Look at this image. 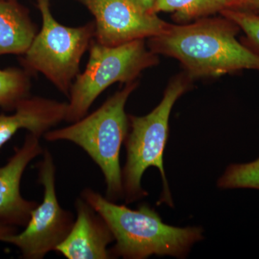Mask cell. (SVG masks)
Instances as JSON below:
<instances>
[{"instance_id":"obj_7","label":"cell","mask_w":259,"mask_h":259,"mask_svg":"<svg viewBox=\"0 0 259 259\" xmlns=\"http://www.w3.org/2000/svg\"><path fill=\"white\" fill-rule=\"evenodd\" d=\"M37 168L38 182L44 187L42 203L32 209L23 231L12 235L5 241L17 247L25 259H42L55 250L69 235L75 221L72 213L59 204L56 192V167L49 150L44 149Z\"/></svg>"},{"instance_id":"obj_19","label":"cell","mask_w":259,"mask_h":259,"mask_svg":"<svg viewBox=\"0 0 259 259\" xmlns=\"http://www.w3.org/2000/svg\"><path fill=\"white\" fill-rule=\"evenodd\" d=\"M129 1L146 13H155L154 8L156 0H129Z\"/></svg>"},{"instance_id":"obj_21","label":"cell","mask_w":259,"mask_h":259,"mask_svg":"<svg viewBox=\"0 0 259 259\" xmlns=\"http://www.w3.org/2000/svg\"><path fill=\"white\" fill-rule=\"evenodd\" d=\"M0 1H5V2H7V1H17V0H0Z\"/></svg>"},{"instance_id":"obj_10","label":"cell","mask_w":259,"mask_h":259,"mask_svg":"<svg viewBox=\"0 0 259 259\" xmlns=\"http://www.w3.org/2000/svg\"><path fill=\"white\" fill-rule=\"evenodd\" d=\"M75 207L74 225L55 251L68 259L111 258L107 246L115 238L103 218L81 197L76 199Z\"/></svg>"},{"instance_id":"obj_1","label":"cell","mask_w":259,"mask_h":259,"mask_svg":"<svg viewBox=\"0 0 259 259\" xmlns=\"http://www.w3.org/2000/svg\"><path fill=\"white\" fill-rule=\"evenodd\" d=\"M238 30L225 17L200 18L189 25L170 24L166 31L150 38L149 49L175 58L194 77L259 71V54L237 40Z\"/></svg>"},{"instance_id":"obj_6","label":"cell","mask_w":259,"mask_h":259,"mask_svg":"<svg viewBox=\"0 0 259 259\" xmlns=\"http://www.w3.org/2000/svg\"><path fill=\"white\" fill-rule=\"evenodd\" d=\"M156 54L146 47L144 40L106 47L94 40L90 47L86 68L75 79L69 96L65 121L80 120L105 90L113 83H129L143 71L157 64Z\"/></svg>"},{"instance_id":"obj_11","label":"cell","mask_w":259,"mask_h":259,"mask_svg":"<svg viewBox=\"0 0 259 259\" xmlns=\"http://www.w3.org/2000/svg\"><path fill=\"white\" fill-rule=\"evenodd\" d=\"M67 106V102L29 96L19 102L11 115L0 113V150L20 130L44 137L65 120Z\"/></svg>"},{"instance_id":"obj_20","label":"cell","mask_w":259,"mask_h":259,"mask_svg":"<svg viewBox=\"0 0 259 259\" xmlns=\"http://www.w3.org/2000/svg\"><path fill=\"white\" fill-rule=\"evenodd\" d=\"M253 13H257V14H259V8H258V9L255 10V11L253 12Z\"/></svg>"},{"instance_id":"obj_2","label":"cell","mask_w":259,"mask_h":259,"mask_svg":"<svg viewBox=\"0 0 259 259\" xmlns=\"http://www.w3.org/2000/svg\"><path fill=\"white\" fill-rule=\"evenodd\" d=\"M81 197L110 228L115 241L110 250L112 258L144 259L153 255L184 258L194 243L203 239L202 228L167 225L148 204L132 209L90 188H85Z\"/></svg>"},{"instance_id":"obj_12","label":"cell","mask_w":259,"mask_h":259,"mask_svg":"<svg viewBox=\"0 0 259 259\" xmlns=\"http://www.w3.org/2000/svg\"><path fill=\"white\" fill-rule=\"evenodd\" d=\"M37 33L26 7L17 1H0V56H23Z\"/></svg>"},{"instance_id":"obj_3","label":"cell","mask_w":259,"mask_h":259,"mask_svg":"<svg viewBox=\"0 0 259 259\" xmlns=\"http://www.w3.org/2000/svg\"><path fill=\"white\" fill-rule=\"evenodd\" d=\"M137 87V81L126 83L90 115L44 136L49 142L69 141L82 148L101 170L107 186L106 198L112 202L124 198L120 153L129 131L125 108Z\"/></svg>"},{"instance_id":"obj_13","label":"cell","mask_w":259,"mask_h":259,"mask_svg":"<svg viewBox=\"0 0 259 259\" xmlns=\"http://www.w3.org/2000/svg\"><path fill=\"white\" fill-rule=\"evenodd\" d=\"M226 9V0H156L154 13H174L177 20L206 18Z\"/></svg>"},{"instance_id":"obj_15","label":"cell","mask_w":259,"mask_h":259,"mask_svg":"<svg viewBox=\"0 0 259 259\" xmlns=\"http://www.w3.org/2000/svg\"><path fill=\"white\" fill-rule=\"evenodd\" d=\"M219 188L253 189L259 190V157L251 162L233 163L218 182Z\"/></svg>"},{"instance_id":"obj_17","label":"cell","mask_w":259,"mask_h":259,"mask_svg":"<svg viewBox=\"0 0 259 259\" xmlns=\"http://www.w3.org/2000/svg\"><path fill=\"white\" fill-rule=\"evenodd\" d=\"M226 9L254 12L259 8V0H226Z\"/></svg>"},{"instance_id":"obj_16","label":"cell","mask_w":259,"mask_h":259,"mask_svg":"<svg viewBox=\"0 0 259 259\" xmlns=\"http://www.w3.org/2000/svg\"><path fill=\"white\" fill-rule=\"evenodd\" d=\"M244 32L248 40L259 49V14L250 11L225 9L221 12Z\"/></svg>"},{"instance_id":"obj_18","label":"cell","mask_w":259,"mask_h":259,"mask_svg":"<svg viewBox=\"0 0 259 259\" xmlns=\"http://www.w3.org/2000/svg\"><path fill=\"white\" fill-rule=\"evenodd\" d=\"M18 233L17 227L10 226L0 221V241L5 242L12 235Z\"/></svg>"},{"instance_id":"obj_4","label":"cell","mask_w":259,"mask_h":259,"mask_svg":"<svg viewBox=\"0 0 259 259\" xmlns=\"http://www.w3.org/2000/svg\"><path fill=\"white\" fill-rule=\"evenodd\" d=\"M189 88L185 76H177L168 83L161 102L144 116L129 115V131L125 141L126 161L122 170L124 199L132 203L148 195L141 180L149 167H156L163 180L158 203L173 207L171 192L163 168V153L168 138V122L174 105Z\"/></svg>"},{"instance_id":"obj_9","label":"cell","mask_w":259,"mask_h":259,"mask_svg":"<svg viewBox=\"0 0 259 259\" xmlns=\"http://www.w3.org/2000/svg\"><path fill=\"white\" fill-rule=\"evenodd\" d=\"M44 149L40 139L30 133L25 136L20 147L5 166L0 167V221L15 227H25L30 220L32 209L37 205L35 201L24 198L20 193V182L29 163Z\"/></svg>"},{"instance_id":"obj_5","label":"cell","mask_w":259,"mask_h":259,"mask_svg":"<svg viewBox=\"0 0 259 259\" xmlns=\"http://www.w3.org/2000/svg\"><path fill=\"white\" fill-rule=\"evenodd\" d=\"M51 0H36L42 26L20 63L31 75H44L59 91L69 97L71 87L79 74L83 54L95 36V21L78 27L59 23L51 9Z\"/></svg>"},{"instance_id":"obj_14","label":"cell","mask_w":259,"mask_h":259,"mask_svg":"<svg viewBox=\"0 0 259 259\" xmlns=\"http://www.w3.org/2000/svg\"><path fill=\"white\" fill-rule=\"evenodd\" d=\"M30 76L23 68L0 69V107L3 110L14 111L19 102L30 96Z\"/></svg>"},{"instance_id":"obj_8","label":"cell","mask_w":259,"mask_h":259,"mask_svg":"<svg viewBox=\"0 0 259 259\" xmlns=\"http://www.w3.org/2000/svg\"><path fill=\"white\" fill-rule=\"evenodd\" d=\"M83 5L95 18V40L117 47L164 32L170 23L156 13H146L129 0H73Z\"/></svg>"}]
</instances>
